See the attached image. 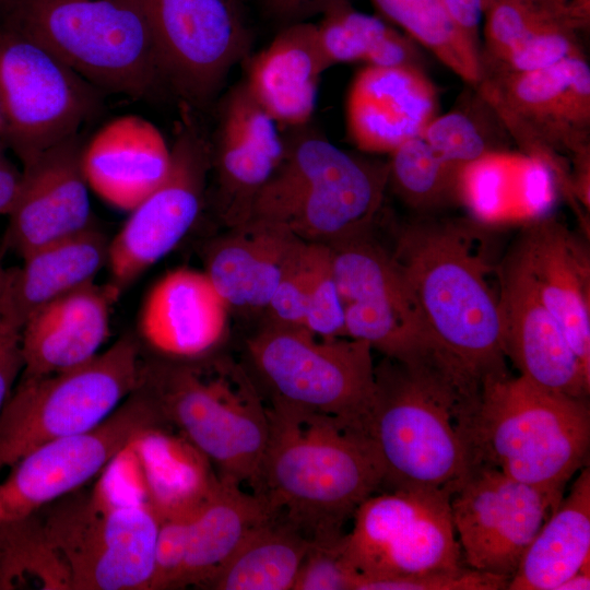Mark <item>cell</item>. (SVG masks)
I'll return each instance as SVG.
<instances>
[{
    "label": "cell",
    "mask_w": 590,
    "mask_h": 590,
    "mask_svg": "<svg viewBox=\"0 0 590 590\" xmlns=\"http://www.w3.org/2000/svg\"><path fill=\"white\" fill-rule=\"evenodd\" d=\"M110 240L97 226L42 246L8 268L4 321L22 329L47 304L95 282L107 267Z\"/></svg>",
    "instance_id": "obj_29"
},
{
    "label": "cell",
    "mask_w": 590,
    "mask_h": 590,
    "mask_svg": "<svg viewBox=\"0 0 590 590\" xmlns=\"http://www.w3.org/2000/svg\"><path fill=\"white\" fill-rule=\"evenodd\" d=\"M246 353L268 403L332 417L364 433L376 387L367 342L270 321L247 340Z\"/></svg>",
    "instance_id": "obj_8"
},
{
    "label": "cell",
    "mask_w": 590,
    "mask_h": 590,
    "mask_svg": "<svg viewBox=\"0 0 590 590\" xmlns=\"http://www.w3.org/2000/svg\"><path fill=\"white\" fill-rule=\"evenodd\" d=\"M167 426L140 387L98 426L56 439L22 457L0 483V523L37 514L98 476L141 432Z\"/></svg>",
    "instance_id": "obj_16"
},
{
    "label": "cell",
    "mask_w": 590,
    "mask_h": 590,
    "mask_svg": "<svg viewBox=\"0 0 590 590\" xmlns=\"http://www.w3.org/2000/svg\"><path fill=\"white\" fill-rule=\"evenodd\" d=\"M479 104L437 115L422 134L435 153L458 174L482 156L505 150L499 145L498 135L489 132V127L481 119L484 116L481 96Z\"/></svg>",
    "instance_id": "obj_38"
},
{
    "label": "cell",
    "mask_w": 590,
    "mask_h": 590,
    "mask_svg": "<svg viewBox=\"0 0 590 590\" xmlns=\"http://www.w3.org/2000/svg\"><path fill=\"white\" fill-rule=\"evenodd\" d=\"M309 260L310 245L304 241L284 270L266 308L271 322L304 328Z\"/></svg>",
    "instance_id": "obj_43"
},
{
    "label": "cell",
    "mask_w": 590,
    "mask_h": 590,
    "mask_svg": "<svg viewBox=\"0 0 590 590\" xmlns=\"http://www.w3.org/2000/svg\"><path fill=\"white\" fill-rule=\"evenodd\" d=\"M346 337L408 366L436 361L424 316L390 251L369 232L332 245Z\"/></svg>",
    "instance_id": "obj_14"
},
{
    "label": "cell",
    "mask_w": 590,
    "mask_h": 590,
    "mask_svg": "<svg viewBox=\"0 0 590 590\" xmlns=\"http://www.w3.org/2000/svg\"><path fill=\"white\" fill-rule=\"evenodd\" d=\"M514 247L539 297L590 370V258L586 244L559 221L541 219L524 229Z\"/></svg>",
    "instance_id": "obj_23"
},
{
    "label": "cell",
    "mask_w": 590,
    "mask_h": 590,
    "mask_svg": "<svg viewBox=\"0 0 590 590\" xmlns=\"http://www.w3.org/2000/svg\"><path fill=\"white\" fill-rule=\"evenodd\" d=\"M342 539L337 542L310 544L292 590L354 589L357 573L350 567L343 556Z\"/></svg>",
    "instance_id": "obj_41"
},
{
    "label": "cell",
    "mask_w": 590,
    "mask_h": 590,
    "mask_svg": "<svg viewBox=\"0 0 590 590\" xmlns=\"http://www.w3.org/2000/svg\"><path fill=\"white\" fill-rule=\"evenodd\" d=\"M562 497L495 468L470 467L450 492L452 523L465 566L509 581Z\"/></svg>",
    "instance_id": "obj_17"
},
{
    "label": "cell",
    "mask_w": 590,
    "mask_h": 590,
    "mask_svg": "<svg viewBox=\"0 0 590 590\" xmlns=\"http://www.w3.org/2000/svg\"><path fill=\"white\" fill-rule=\"evenodd\" d=\"M583 28L573 22L546 25L499 57L483 63L484 75L533 71L583 55L577 36Z\"/></svg>",
    "instance_id": "obj_39"
},
{
    "label": "cell",
    "mask_w": 590,
    "mask_h": 590,
    "mask_svg": "<svg viewBox=\"0 0 590 590\" xmlns=\"http://www.w3.org/2000/svg\"><path fill=\"white\" fill-rule=\"evenodd\" d=\"M130 442L102 470L91 491L92 496L105 505L150 504L143 473Z\"/></svg>",
    "instance_id": "obj_42"
},
{
    "label": "cell",
    "mask_w": 590,
    "mask_h": 590,
    "mask_svg": "<svg viewBox=\"0 0 590 590\" xmlns=\"http://www.w3.org/2000/svg\"><path fill=\"white\" fill-rule=\"evenodd\" d=\"M139 387L167 425L204 455L220 479L252 485L268 440V403L247 369L227 356L150 359Z\"/></svg>",
    "instance_id": "obj_4"
},
{
    "label": "cell",
    "mask_w": 590,
    "mask_h": 590,
    "mask_svg": "<svg viewBox=\"0 0 590 590\" xmlns=\"http://www.w3.org/2000/svg\"><path fill=\"white\" fill-rule=\"evenodd\" d=\"M233 7H235L237 10L244 12V4L246 3V0H227Z\"/></svg>",
    "instance_id": "obj_53"
},
{
    "label": "cell",
    "mask_w": 590,
    "mask_h": 590,
    "mask_svg": "<svg viewBox=\"0 0 590 590\" xmlns=\"http://www.w3.org/2000/svg\"><path fill=\"white\" fill-rule=\"evenodd\" d=\"M327 69L317 25L304 22L279 30L266 48L249 57L244 81L278 123L296 127L310 120Z\"/></svg>",
    "instance_id": "obj_28"
},
{
    "label": "cell",
    "mask_w": 590,
    "mask_h": 590,
    "mask_svg": "<svg viewBox=\"0 0 590 590\" xmlns=\"http://www.w3.org/2000/svg\"><path fill=\"white\" fill-rule=\"evenodd\" d=\"M196 115L184 109L167 176L110 239L107 284L118 296L181 241L202 211L211 145Z\"/></svg>",
    "instance_id": "obj_15"
},
{
    "label": "cell",
    "mask_w": 590,
    "mask_h": 590,
    "mask_svg": "<svg viewBox=\"0 0 590 590\" xmlns=\"http://www.w3.org/2000/svg\"><path fill=\"white\" fill-rule=\"evenodd\" d=\"M22 170L19 172L3 155L0 149V215H8L15 201Z\"/></svg>",
    "instance_id": "obj_49"
},
{
    "label": "cell",
    "mask_w": 590,
    "mask_h": 590,
    "mask_svg": "<svg viewBox=\"0 0 590 590\" xmlns=\"http://www.w3.org/2000/svg\"><path fill=\"white\" fill-rule=\"evenodd\" d=\"M554 179L539 158L498 150L460 170L457 198L480 217H532L551 204Z\"/></svg>",
    "instance_id": "obj_31"
},
{
    "label": "cell",
    "mask_w": 590,
    "mask_h": 590,
    "mask_svg": "<svg viewBox=\"0 0 590 590\" xmlns=\"http://www.w3.org/2000/svg\"><path fill=\"white\" fill-rule=\"evenodd\" d=\"M310 260L304 328L323 338L346 337L344 305L329 245L309 243Z\"/></svg>",
    "instance_id": "obj_40"
},
{
    "label": "cell",
    "mask_w": 590,
    "mask_h": 590,
    "mask_svg": "<svg viewBox=\"0 0 590 590\" xmlns=\"http://www.w3.org/2000/svg\"><path fill=\"white\" fill-rule=\"evenodd\" d=\"M2 250L0 251V326L5 323L4 310H5V294L8 282V268H5L1 260Z\"/></svg>",
    "instance_id": "obj_51"
},
{
    "label": "cell",
    "mask_w": 590,
    "mask_h": 590,
    "mask_svg": "<svg viewBox=\"0 0 590 590\" xmlns=\"http://www.w3.org/2000/svg\"><path fill=\"white\" fill-rule=\"evenodd\" d=\"M22 369L21 330L3 323L0 326V413Z\"/></svg>",
    "instance_id": "obj_47"
},
{
    "label": "cell",
    "mask_w": 590,
    "mask_h": 590,
    "mask_svg": "<svg viewBox=\"0 0 590 590\" xmlns=\"http://www.w3.org/2000/svg\"><path fill=\"white\" fill-rule=\"evenodd\" d=\"M118 297L108 284L94 282L32 315L21 329V376L56 374L95 357L109 335Z\"/></svg>",
    "instance_id": "obj_26"
},
{
    "label": "cell",
    "mask_w": 590,
    "mask_h": 590,
    "mask_svg": "<svg viewBox=\"0 0 590 590\" xmlns=\"http://www.w3.org/2000/svg\"><path fill=\"white\" fill-rule=\"evenodd\" d=\"M165 427L145 429L130 442L143 473L149 503L161 520L190 516L220 483L208 458L184 436Z\"/></svg>",
    "instance_id": "obj_32"
},
{
    "label": "cell",
    "mask_w": 590,
    "mask_h": 590,
    "mask_svg": "<svg viewBox=\"0 0 590 590\" xmlns=\"http://www.w3.org/2000/svg\"><path fill=\"white\" fill-rule=\"evenodd\" d=\"M345 113L359 151L390 154L438 115L437 91L421 67L365 66L351 83Z\"/></svg>",
    "instance_id": "obj_22"
},
{
    "label": "cell",
    "mask_w": 590,
    "mask_h": 590,
    "mask_svg": "<svg viewBox=\"0 0 590 590\" xmlns=\"http://www.w3.org/2000/svg\"><path fill=\"white\" fill-rule=\"evenodd\" d=\"M352 519V529L342 539V553L357 573L353 590L369 581L467 567L446 488L411 486L374 493Z\"/></svg>",
    "instance_id": "obj_10"
},
{
    "label": "cell",
    "mask_w": 590,
    "mask_h": 590,
    "mask_svg": "<svg viewBox=\"0 0 590 590\" xmlns=\"http://www.w3.org/2000/svg\"><path fill=\"white\" fill-rule=\"evenodd\" d=\"M590 469L585 465L541 527L509 580L507 590H556L589 569Z\"/></svg>",
    "instance_id": "obj_30"
},
{
    "label": "cell",
    "mask_w": 590,
    "mask_h": 590,
    "mask_svg": "<svg viewBox=\"0 0 590 590\" xmlns=\"http://www.w3.org/2000/svg\"><path fill=\"white\" fill-rule=\"evenodd\" d=\"M161 86L184 109L212 107L232 68L249 57L251 33L227 0H144Z\"/></svg>",
    "instance_id": "obj_13"
},
{
    "label": "cell",
    "mask_w": 590,
    "mask_h": 590,
    "mask_svg": "<svg viewBox=\"0 0 590 590\" xmlns=\"http://www.w3.org/2000/svg\"><path fill=\"white\" fill-rule=\"evenodd\" d=\"M14 587L10 583V581L5 578L2 570L0 569V590H12Z\"/></svg>",
    "instance_id": "obj_52"
},
{
    "label": "cell",
    "mask_w": 590,
    "mask_h": 590,
    "mask_svg": "<svg viewBox=\"0 0 590 590\" xmlns=\"http://www.w3.org/2000/svg\"><path fill=\"white\" fill-rule=\"evenodd\" d=\"M46 508L71 590H150L161 522L150 504L110 506L78 489Z\"/></svg>",
    "instance_id": "obj_12"
},
{
    "label": "cell",
    "mask_w": 590,
    "mask_h": 590,
    "mask_svg": "<svg viewBox=\"0 0 590 590\" xmlns=\"http://www.w3.org/2000/svg\"><path fill=\"white\" fill-rule=\"evenodd\" d=\"M491 0H484V10L486 8V5L489 3Z\"/></svg>",
    "instance_id": "obj_55"
},
{
    "label": "cell",
    "mask_w": 590,
    "mask_h": 590,
    "mask_svg": "<svg viewBox=\"0 0 590 590\" xmlns=\"http://www.w3.org/2000/svg\"><path fill=\"white\" fill-rule=\"evenodd\" d=\"M389 155L388 187L410 208L428 212L457 198L459 174L422 135L405 141Z\"/></svg>",
    "instance_id": "obj_37"
},
{
    "label": "cell",
    "mask_w": 590,
    "mask_h": 590,
    "mask_svg": "<svg viewBox=\"0 0 590 590\" xmlns=\"http://www.w3.org/2000/svg\"><path fill=\"white\" fill-rule=\"evenodd\" d=\"M0 569L14 589L31 577L43 590H71L67 566L38 512L0 523Z\"/></svg>",
    "instance_id": "obj_36"
},
{
    "label": "cell",
    "mask_w": 590,
    "mask_h": 590,
    "mask_svg": "<svg viewBox=\"0 0 590 590\" xmlns=\"http://www.w3.org/2000/svg\"><path fill=\"white\" fill-rule=\"evenodd\" d=\"M455 424L469 468L492 467L557 495L589 461V400L520 375L486 380Z\"/></svg>",
    "instance_id": "obj_3"
},
{
    "label": "cell",
    "mask_w": 590,
    "mask_h": 590,
    "mask_svg": "<svg viewBox=\"0 0 590 590\" xmlns=\"http://www.w3.org/2000/svg\"><path fill=\"white\" fill-rule=\"evenodd\" d=\"M580 8L590 11V0H573Z\"/></svg>",
    "instance_id": "obj_54"
},
{
    "label": "cell",
    "mask_w": 590,
    "mask_h": 590,
    "mask_svg": "<svg viewBox=\"0 0 590 590\" xmlns=\"http://www.w3.org/2000/svg\"><path fill=\"white\" fill-rule=\"evenodd\" d=\"M303 243L279 224L250 217L209 245L203 272L229 308L266 309Z\"/></svg>",
    "instance_id": "obj_27"
},
{
    "label": "cell",
    "mask_w": 590,
    "mask_h": 590,
    "mask_svg": "<svg viewBox=\"0 0 590 590\" xmlns=\"http://www.w3.org/2000/svg\"><path fill=\"white\" fill-rule=\"evenodd\" d=\"M142 359L125 335L78 367L24 377L0 413V471L49 441L98 426L139 387Z\"/></svg>",
    "instance_id": "obj_9"
},
{
    "label": "cell",
    "mask_w": 590,
    "mask_h": 590,
    "mask_svg": "<svg viewBox=\"0 0 590 590\" xmlns=\"http://www.w3.org/2000/svg\"><path fill=\"white\" fill-rule=\"evenodd\" d=\"M473 232L463 222L416 220L390 251L433 337L437 379L464 405L486 380L509 375L494 268Z\"/></svg>",
    "instance_id": "obj_1"
},
{
    "label": "cell",
    "mask_w": 590,
    "mask_h": 590,
    "mask_svg": "<svg viewBox=\"0 0 590 590\" xmlns=\"http://www.w3.org/2000/svg\"><path fill=\"white\" fill-rule=\"evenodd\" d=\"M188 517L161 520L150 590L177 588L186 558Z\"/></svg>",
    "instance_id": "obj_45"
},
{
    "label": "cell",
    "mask_w": 590,
    "mask_h": 590,
    "mask_svg": "<svg viewBox=\"0 0 590 590\" xmlns=\"http://www.w3.org/2000/svg\"><path fill=\"white\" fill-rule=\"evenodd\" d=\"M508 582L505 578L464 567L457 571L369 581L361 590H504Z\"/></svg>",
    "instance_id": "obj_44"
},
{
    "label": "cell",
    "mask_w": 590,
    "mask_h": 590,
    "mask_svg": "<svg viewBox=\"0 0 590 590\" xmlns=\"http://www.w3.org/2000/svg\"><path fill=\"white\" fill-rule=\"evenodd\" d=\"M104 93L37 42L0 25V133L22 163L79 134Z\"/></svg>",
    "instance_id": "obj_11"
},
{
    "label": "cell",
    "mask_w": 590,
    "mask_h": 590,
    "mask_svg": "<svg viewBox=\"0 0 590 590\" xmlns=\"http://www.w3.org/2000/svg\"><path fill=\"white\" fill-rule=\"evenodd\" d=\"M83 145L79 134L70 137L22 167L3 252L11 250L23 258L95 224L81 163Z\"/></svg>",
    "instance_id": "obj_20"
},
{
    "label": "cell",
    "mask_w": 590,
    "mask_h": 590,
    "mask_svg": "<svg viewBox=\"0 0 590 590\" xmlns=\"http://www.w3.org/2000/svg\"><path fill=\"white\" fill-rule=\"evenodd\" d=\"M272 517L260 496L220 479L213 493L188 517L186 558L177 588L203 587L244 539Z\"/></svg>",
    "instance_id": "obj_33"
},
{
    "label": "cell",
    "mask_w": 590,
    "mask_h": 590,
    "mask_svg": "<svg viewBox=\"0 0 590 590\" xmlns=\"http://www.w3.org/2000/svg\"><path fill=\"white\" fill-rule=\"evenodd\" d=\"M170 146L158 128L138 115L104 125L82 149L88 187L119 210H133L167 176Z\"/></svg>",
    "instance_id": "obj_25"
},
{
    "label": "cell",
    "mask_w": 590,
    "mask_h": 590,
    "mask_svg": "<svg viewBox=\"0 0 590 590\" xmlns=\"http://www.w3.org/2000/svg\"><path fill=\"white\" fill-rule=\"evenodd\" d=\"M210 137L211 173L219 210L229 226L250 217L259 191L281 163L285 143L278 122L249 92L245 81L232 86L216 106Z\"/></svg>",
    "instance_id": "obj_21"
},
{
    "label": "cell",
    "mask_w": 590,
    "mask_h": 590,
    "mask_svg": "<svg viewBox=\"0 0 590 590\" xmlns=\"http://www.w3.org/2000/svg\"><path fill=\"white\" fill-rule=\"evenodd\" d=\"M311 543L294 527L272 517L244 539L203 588L292 590Z\"/></svg>",
    "instance_id": "obj_34"
},
{
    "label": "cell",
    "mask_w": 590,
    "mask_h": 590,
    "mask_svg": "<svg viewBox=\"0 0 590 590\" xmlns=\"http://www.w3.org/2000/svg\"><path fill=\"white\" fill-rule=\"evenodd\" d=\"M268 416L252 492L310 542L341 540L356 508L382 488L368 439L339 420L284 404L268 403Z\"/></svg>",
    "instance_id": "obj_2"
},
{
    "label": "cell",
    "mask_w": 590,
    "mask_h": 590,
    "mask_svg": "<svg viewBox=\"0 0 590 590\" xmlns=\"http://www.w3.org/2000/svg\"><path fill=\"white\" fill-rule=\"evenodd\" d=\"M590 589V569H582L563 581L556 590Z\"/></svg>",
    "instance_id": "obj_50"
},
{
    "label": "cell",
    "mask_w": 590,
    "mask_h": 590,
    "mask_svg": "<svg viewBox=\"0 0 590 590\" xmlns=\"http://www.w3.org/2000/svg\"><path fill=\"white\" fill-rule=\"evenodd\" d=\"M452 22L475 44L480 43V26L484 0H440Z\"/></svg>",
    "instance_id": "obj_48"
},
{
    "label": "cell",
    "mask_w": 590,
    "mask_h": 590,
    "mask_svg": "<svg viewBox=\"0 0 590 590\" xmlns=\"http://www.w3.org/2000/svg\"><path fill=\"white\" fill-rule=\"evenodd\" d=\"M0 25L37 42L105 93L161 87L144 0H0Z\"/></svg>",
    "instance_id": "obj_6"
},
{
    "label": "cell",
    "mask_w": 590,
    "mask_h": 590,
    "mask_svg": "<svg viewBox=\"0 0 590 590\" xmlns=\"http://www.w3.org/2000/svg\"><path fill=\"white\" fill-rule=\"evenodd\" d=\"M504 354L520 376L544 388L588 399L590 370L538 295L515 247L496 268Z\"/></svg>",
    "instance_id": "obj_19"
},
{
    "label": "cell",
    "mask_w": 590,
    "mask_h": 590,
    "mask_svg": "<svg viewBox=\"0 0 590 590\" xmlns=\"http://www.w3.org/2000/svg\"><path fill=\"white\" fill-rule=\"evenodd\" d=\"M229 306L203 271L178 268L148 293L139 316L142 339L165 358L209 356L223 340Z\"/></svg>",
    "instance_id": "obj_24"
},
{
    "label": "cell",
    "mask_w": 590,
    "mask_h": 590,
    "mask_svg": "<svg viewBox=\"0 0 590 590\" xmlns=\"http://www.w3.org/2000/svg\"><path fill=\"white\" fill-rule=\"evenodd\" d=\"M247 1V0H246ZM260 16L278 31L297 23L310 22L335 5L352 0H250Z\"/></svg>",
    "instance_id": "obj_46"
},
{
    "label": "cell",
    "mask_w": 590,
    "mask_h": 590,
    "mask_svg": "<svg viewBox=\"0 0 590 590\" xmlns=\"http://www.w3.org/2000/svg\"><path fill=\"white\" fill-rule=\"evenodd\" d=\"M292 128L250 217L326 245L369 232L388 188V163L350 153L307 123Z\"/></svg>",
    "instance_id": "obj_5"
},
{
    "label": "cell",
    "mask_w": 590,
    "mask_h": 590,
    "mask_svg": "<svg viewBox=\"0 0 590 590\" xmlns=\"http://www.w3.org/2000/svg\"><path fill=\"white\" fill-rule=\"evenodd\" d=\"M489 107L509 115L557 153L590 152V68L585 55L546 68L484 75L475 88Z\"/></svg>",
    "instance_id": "obj_18"
},
{
    "label": "cell",
    "mask_w": 590,
    "mask_h": 590,
    "mask_svg": "<svg viewBox=\"0 0 590 590\" xmlns=\"http://www.w3.org/2000/svg\"><path fill=\"white\" fill-rule=\"evenodd\" d=\"M364 433L382 472V488L452 491L469 469L455 424L456 405L440 386L388 357L375 367Z\"/></svg>",
    "instance_id": "obj_7"
},
{
    "label": "cell",
    "mask_w": 590,
    "mask_h": 590,
    "mask_svg": "<svg viewBox=\"0 0 590 590\" xmlns=\"http://www.w3.org/2000/svg\"><path fill=\"white\" fill-rule=\"evenodd\" d=\"M316 25L318 46L328 68L355 61L374 67H420L409 36L380 16L355 10L352 2L333 7Z\"/></svg>",
    "instance_id": "obj_35"
}]
</instances>
